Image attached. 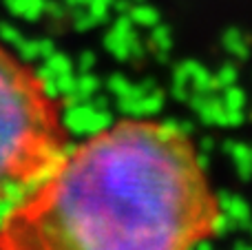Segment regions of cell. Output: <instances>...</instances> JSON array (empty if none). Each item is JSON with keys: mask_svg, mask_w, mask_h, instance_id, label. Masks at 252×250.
I'll list each match as a JSON object with an SVG mask.
<instances>
[{"mask_svg": "<svg viewBox=\"0 0 252 250\" xmlns=\"http://www.w3.org/2000/svg\"><path fill=\"white\" fill-rule=\"evenodd\" d=\"M130 20L137 22V25H144V27H153V25H157L159 16H157V11L153 7H148V4H137V7L130 9Z\"/></svg>", "mask_w": 252, "mask_h": 250, "instance_id": "3957f363", "label": "cell"}, {"mask_svg": "<svg viewBox=\"0 0 252 250\" xmlns=\"http://www.w3.org/2000/svg\"><path fill=\"white\" fill-rule=\"evenodd\" d=\"M66 146L62 100L42 73L0 47V208L44 177Z\"/></svg>", "mask_w": 252, "mask_h": 250, "instance_id": "7a4b0ae2", "label": "cell"}, {"mask_svg": "<svg viewBox=\"0 0 252 250\" xmlns=\"http://www.w3.org/2000/svg\"><path fill=\"white\" fill-rule=\"evenodd\" d=\"M66 2H71L73 7H84V4H89L91 0H66Z\"/></svg>", "mask_w": 252, "mask_h": 250, "instance_id": "277c9868", "label": "cell"}, {"mask_svg": "<svg viewBox=\"0 0 252 250\" xmlns=\"http://www.w3.org/2000/svg\"><path fill=\"white\" fill-rule=\"evenodd\" d=\"M221 206L182 128L120 120L66 149L0 217V250H195Z\"/></svg>", "mask_w": 252, "mask_h": 250, "instance_id": "6da1fadb", "label": "cell"}]
</instances>
